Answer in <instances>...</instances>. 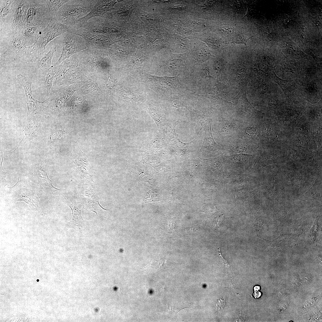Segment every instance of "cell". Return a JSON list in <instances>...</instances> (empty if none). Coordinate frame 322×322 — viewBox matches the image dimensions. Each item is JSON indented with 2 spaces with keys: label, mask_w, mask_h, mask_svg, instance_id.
<instances>
[{
  "label": "cell",
  "mask_w": 322,
  "mask_h": 322,
  "mask_svg": "<svg viewBox=\"0 0 322 322\" xmlns=\"http://www.w3.org/2000/svg\"><path fill=\"white\" fill-rule=\"evenodd\" d=\"M1 64L13 62L34 63L32 47L25 46L15 36L0 35Z\"/></svg>",
  "instance_id": "cell-1"
},
{
  "label": "cell",
  "mask_w": 322,
  "mask_h": 322,
  "mask_svg": "<svg viewBox=\"0 0 322 322\" xmlns=\"http://www.w3.org/2000/svg\"><path fill=\"white\" fill-rule=\"evenodd\" d=\"M97 1V0H74L64 4L55 15L59 22L69 27L88 14Z\"/></svg>",
  "instance_id": "cell-2"
},
{
  "label": "cell",
  "mask_w": 322,
  "mask_h": 322,
  "mask_svg": "<svg viewBox=\"0 0 322 322\" xmlns=\"http://www.w3.org/2000/svg\"><path fill=\"white\" fill-rule=\"evenodd\" d=\"M74 55L79 64L96 78L109 72L110 64L103 51L88 48Z\"/></svg>",
  "instance_id": "cell-3"
},
{
  "label": "cell",
  "mask_w": 322,
  "mask_h": 322,
  "mask_svg": "<svg viewBox=\"0 0 322 322\" xmlns=\"http://www.w3.org/2000/svg\"><path fill=\"white\" fill-rule=\"evenodd\" d=\"M83 83L73 84L68 86H52L47 105L42 110L47 115H52L61 111L65 104Z\"/></svg>",
  "instance_id": "cell-4"
},
{
  "label": "cell",
  "mask_w": 322,
  "mask_h": 322,
  "mask_svg": "<svg viewBox=\"0 0 322 322\" xmlns=\"http://www.w3.org/2000/svg\"><path fill=\"white\" fill-rule=\"evenodd\" d=\"M69 28V26L59 22L55 18H51L32 47L34 64L45 53L46 47L48 43L56 37L68 32Z\"/></svg>",
  "instance_id": "cell-5"
},
{
  "label": "cell",
  "mask_w": 322,
  "mask_h": 322,
  "mask_svg": "<svg viewBox=\"0 0 322 322\" xmlns=\"http://www.w3.org/2000/svg\"><path fill=\"white\" fill-rule=\"evenodd\" d=\"M161 77L151 76L150 79L152 89L159 94L168 98L171 96L182 95L191 89L179 79V75Z\"/></svg>",
  "instance_id": "cell-6"
},
{
  "label": "cell",
  "mask_w": 322,
  "mask_h": 322,
  "mask_svg": "<svg viewBox=\"0 0 322 322\" xmlns=\"http://www.w3.org/2000/svg\"><path fill=\"white\" fill-rule=\"evenodd\" d=\"M51 18L49 8L44 0H30L26 27L37 26L44 29Z\"/></svg>",
  "instance_id": "cell-7"
},
{
  "label": "cell",
  "mask_w": 322,
  "mask_h": 322,
  "mask_svg": "<svg viewBox=\"0 0 322 322\" xmlns=\"http://www.w3.org/2000/svg\"><path fill=\"white\" fill-rule=\"evenodd\" d=\"M18 179L15 185L9 188L7 197L13 202L23 201L28 204L33 209L37 210L40 198L38 192L31 185Z\"/></svg>",
  "instance_id": "cell-8"
},
{
  "label": "cell",
  "mask_w": 322,
  "mask_h": 322,
  "mask_svg": "<svg viewBox=\"0 0 322 322\" xmlns=\"http://www.w3.org/2000/svg\"><path fill=\"white\" fill-rule=\"evenodd\" d=\"M63 35L61 53L57 62L54 64L55 65L60 64L73 55L86 49L89 47L86 40L79 35L68 31Z\"/></svg>",
  "instance_id": "cell-9"
},
{
  "label": "cell",
  "mask_w": 322,
  "mask_h": 322,
  "mask_svg": "<svg viewBox=\"0 0 322 322\" xmlns=\"http://www.w3.org/2000/svg\"><path fill=\"white\" fill-rule=\"evenodd\" d=\"M18 0H0V34H8L14 18Z\"/></svg>",
  "instance_id": "cell-10"
},
{
  "label": "cell",
  "mask_w": 322,
  "mask_h": 322,
  "mask_svg": "<svg viewBox=\"0 0 322 322\" xmlns=\"http://www.w3.org/2000/svg\"><path fill=\"white\" fill-rule=\"evenodd\" d=\"M17 76L24 89L25 102L27 108V117L35 111L40 109L43 106L47 105L48 103L47 99L40 101L34 98L32 94V82L28 77L21 74L18 75Z\"/></svg>",
  "instance_id": "cell-11"
},
{
  "label": "cell",
  "mask_w": 322,
  "mask_h": 322,
  "mask_svg": "<svg viewBox=\"0 0 322 322\" xmlns=\"http://www.w3.org/2000/svg\"><path fill=\"white\" fill-rule=\"evenodd\" d=\"M47 115L39 110L35 111L27 117V120L24 132L23 138L16 149L22 143L30 141L41 129V125L39 123L44 122Z\"/></svg>",
  "instance_id": "cell-12"
},
{
  "label": "cell",
  "mask_w": 322,
  "mask_h": 322,
  "mask_svg": "<svg viewBox=\"0 0 322 322\" xmlns=\"http://www.w3.org/2000/svg\"><path fill=\"white\" fill-rule=\"evenodd\" d=\"M78 91L84 95L89 101L92 103H99L106 99V95L100 87L94 75L83 83Z\"/></svg>",
  "instance_id": "cell-13"
},
{
  "label": "cell",
  "mask_w": 322,
  "mask_h": 322,
  "mask_svg": "<svg viewBox=\"0 0 322 322\" xmlns=\"http://www.w3.org/2000/svg\"><path fill=\"white\" fill-rule=\"evenodd\" d=\"M30 0H18L14 18L11 29L7 34L15 36L21 29L26 27L27 15Z\"/></svg>",
  "instance_id": "cell-14"
},
{
  "label": "cell",
  "mask_w": 322,
  "mask_h": 322,
  "mask_svg": "<svg viewBox=\"0 0 322 322\" xmlns=\"http://www.w3.org/2000/svg\"><path fill=\"white\" fill-rule=\"evenodd\" d=\"M80 202L83 208L96 213L102 210H109L102 207L99 203V198L95 190L91 188H79Z\"/></svg>",
  "instance_id": "cell-15"
},
{
  "label": "cell",
  "mask_w": 322,
  "mask_h": 322,
  "mask_svg": "<svg viewBox=\"0 0 322 322\" xmlns=\"http://www.w3.org/2000/svg\"><path fill=\"white\" fill-rule=\"evenodd\" d=\"M73 147L72 155L73 162L83 178L93 182L91 175V168L88 157L81 151L77 143H74Z\"/></svg>",
  "instance_id": "cell-16"
},
{
  "label": "cell",
  "mask_w": 322,
  "mask_h": 322,
  "mask_svg": "<svg viewBox=\"0 0 322 322\" xmlns=\"http://www.w3.org/2000/svg\"><path fill=\"white\" fill-rule=\"evenodd\" d=\"M68 32L83 38L89 44V48L103 51L110 43L109 38L103 35L92 34L69 28Z\"/></svg>",
  "instance_id": "cell-17"
},
{
  "label": "cell",
  "mask_w": 322,
  "mask_h": 322,
  "mask_svg": "<svg viewBox=\"0 0 322 322\" xmlns=\"http://www.w3.org/2000/svg\"><path fill=\"white\" fill-rule=\"evenodd\" d=\"M239 22L235 18L220 22L216 29L218 36L227 44L234 40L238 30Z\"/></svg>",
  "instance_id": "cell-18"
},
{
  "label": "cell",
  "mask_w": 322,
  "mask_h": 322,
  "mask_svg": "<svg viewBox=\"0 0 322 322\" xmlns=\"http://www.w3.org/2000/svg\"><path fill=\"white\" fill-rule=\"evenodd\" d=\"M119 1L117 0H97L90 12L84 17L79 19L76 24H83L93 17H103L106 13L114 9V6Z\"/></svg>",
  "instance_id": "cell-19"
},
{
  "label": "cell",
  "mask_w": 322,
  "mask_h": 322,
  "mask_svg": "<svg viewBox=\"0 0 322 322\" xmlns=\"http://www.w3.org/2000/svg\"><path fill=\"white\" fill-rule=\"evenodd\" d=\"M93 75L81 64L71 71L61 82L58 86H65L78 83H83L88 81Z\"/></svg>",
  "instance_id": "cell-20"
},
{
  "label": "cell",
  "mask_w": 322,
  "mask_h": 322,
  "mask_svg": "<svg viewBox=\"0 0 322 322\" xmlns=\"http://www.w3.org/2000/svg\"><path fill=\"white\" fill-rule=\"evenodd\" d=\"M80 64L73 55L56 66L58 69L52 86H58L61 82ZM54 65V64H53Z\"/></svg>",
  "instance_id": "cell-21"
},
{
  "label": "cell",
  "mask_w": 322,
  "mask_h": 322,
  "mask_svg": "<svg viewBox=\"0 0 322 322\" xmlns=\"http://www.w3.org/2000/svg\"><path fill=\"white\" fill-rule=\"evenodd\" d=\"M44 30L37 26L25 27L20 30L15 36L26 46L32 47Z\"/></svg>",
  "instance_id": "cell-22"
},
{
  "label": "cell",
  "mask_w": 322,
  "mask_h": 322,
  "mask_svg": "<svg viewBox=\"0 0 322 322\" xmlns=\"http://www.w3.org/2000/svg\"><path fill=\"white\" fill-rule=\"evenodd\" d=\"M57 66L53 65L48 72L45 81L38 85L35 90L36 94H40L41 99L44 101L49 97L57 71Z\"/></svg>",
  "instance_id": "cell-23"
},
{
  "label": "cell",
  "mask_w": 322,
  "mask_h": 322,
  "mask_svg": "<svg viewBox=\"0 0 322 322\" xmlns=\"http://www.w3.org/2000/svg\"><path fill=\"white\" fill-rule=\"evenodd\" d=\"M251 24L247 21L243 22H239L237 32L234 40L230 44H242L247 47V43L251 38L257 36L251 32Z\"/></svg>",
  "instance_id": "cell-24"
},
{
  "label": "cell",
  "mask_w": 322,
  "mask_h": 322,
  "mask_svg": "<svg viewBox=\"0 0 322 322\" xmlns=\"http://www.w3.org/2000/svg\"><path fill=\"white\" fill-rule=\"evenodd\" d=\"M56 51L55 46L51 47L49 51L45 53L35 63L44 75H47L48 71L53 66L52 61L54 53Z\"/></svg>",
  "instance_id": "cell-25"
},
{
  "label": "cell",
  "mask_w": 322,
  "mask_h": 322,
  "mask_svg": "<svg viewBox=\"0 0 322 322\" xmlns=\"http://www.w3.org/2000/svg\"><path fill=\"white\" fill-rule=\"evenodd\" d=\"M194 111L196 115L197 124L195 131L198 135L201 130L208 123V116L203 113L200 107L197 97L194 100Z\"/></svg>",
  "instance_id": "cell-26"
},
{
  "label": "cell",
  "mask_w": 322,
  "mask_h": 322,
  "mask_svg": "<svg viewBox=\"0 0 322 322\" xmlns=\"http://www.w3.org/2000/svg\"><path fill=\"white\" fill-rule=\"evenodd\" d=\"M211 124V123H209L204 127L205 138L200 150H215L219 148V146L215 142L213 137Z\"/></svg>",
  "instance_id": "cell-27"
},
{
  "label": "cell",
  "mask_w": 322,
  "mask_h": 322,
  "mask_svg": "<svg viewBox=\"0 0 322 322\" xmlns=\"http://www.w3.org/2000/svg\"><path fill=\"white\" fill-rule=\"evenodd\" d=\"M67 203L71 208L72 211V217L71 220L67 225L69 227H74L77 226H81L83 224L84 220L81 215V210L77 207L76 202L68 201Z\"/></svg>",
  "instance_id": "cell-28"
},
{
  "label": "cell",
  "mask_w": 322,
  "mask_h": 322,
  "mask_svg": "<svg viewBox=\"0 0 322 322\" xmlns=\"http://www.w3.org/2000/svg\"><path fill=\"white\" fill-rule=\"evenodd\" d=\"M146 110L157 123L160 130H161L165 124V119L164 114L158 108L154 107L146 108Z\"/></svg>",
  "instance_id": "cell-29"
},
{
  "label": "cell",
  "mask_w": 322,
  "mask_h": 322,
  "mask_svg": "<svg viewBox=\"0 0 322 322\" xmlns=\"http://www.w3.org/2000/svg\"><path fill=\"white\" fill-rule=\"evenodd\" d=\"M233 101L242 109L247 112H249L253 109L247 99L246 92L244 90H241L234 98Z\"/></svg>",
  "instance_id": "cell-30"
},
{
  "label": "cell",
  "mask_w": 322,
  "mask_h": 322,
  "mask_svg": "<svg viewBox=\"0 0 322 322\" xmlns=\"http://www.w3.org/2000/svg\"><path fill=\"white\" fill-rule=\"evenodd\" d=\"M205 40L211 48L218 51H222L227 44L219 37L216 35L207 36Z\"/></svg>",
  "instance_id": "cell-31"
},
{
  "label": "cell",
  "mask_w": 322,
  "mask_h": 322,
  "mask_svg": "<svg viewBox=\"0 0 322 322\" xmlns=\"http://www.w3.org/2000/svg\"><path fill=\"white\" fill-rule=\"evenodd\" d=\"M272 79L277 83L285 93L291 92L294 89L295 82L293 80H286L282 79L278 77L273 72L272 73Z\"/></svg>",
  "instance_id": "cell-32"
},
{
  "label": "cell",
  "mask_w": 322,
  "mask_h": 322,
  "mask_svg": "<svg viewBox=\"0 0 322 322\" xmlns=\"http://www.w3.org/2000/svg\"><path fill=\"white\" fill-rule=\"evenodd\" d=\"M183 122L179 121H170L167 124L166 132L167 138L168 139V141L171 142L173 145L179 139L177 134L176 133L175 127L178 123Z\"/></svg>",
  "instance_id": "cell-33"
},
{
  "label": "cell",
  "mask_w": 322,
  "mask_h": 322,
  "mask_svg": "<svg viewBox=\"0 0 322 322\" xmlns=\"http://www.w3.org/2000/svg\"><path fill=\"white\" fill-rule=\"evenodd\" d=\"M49 8L51 18H55V15L60 8L68 0H44Z\"/></svg>",
  "instance_id": "cell-34"
},
{
  "label": "cell",
  "mask_w": 322,
  "mask_h": 322,
  "mask_svg": "<svg viewBox=\"0 0 322 322\" xmlns=\"http://www.w3.org/2000/svg\"><path fill=\"white\" fill-rule=\"evenodd\" d=\"M37 170L38 183L41 186H49L52 187L58 190L63 189H58L53 186L52 185V180L49 178L46 172L43 169L41 165L37 168Z\"/></svg>",
  "instance_id": "cell-35"
},
{
  "label": "cell",
  "mask_w": 322,
  "mask_h": 322,
  "mask_svg": "<svg viewBox=\"0 0 322 322\" xmlns=\"http://www.w3.org/2000/svg\"><path fill=\"white\" fill-rule=\"evenodd\" d=\"M160 196L156 189L149 191L145 195L143 200L145 203L154 202L160 200Z\"/></svg>",
  "instance_id": "cell-36"
},
{
  "label": "cell",
  "mask_w": 322,
  "mask_h": 322,
  "mask_svg": "<svg viewBox=\"0 0 322 322\" xmlns=\"http://www.w3.org/2000/svg\"><path fill=\"white\" fill-rule=\"evenodd\" d=\"M246 63V61L244 58L238 65L236 75L237 78H241L245 76L247 70L245 64Z\"/></svg>",
  "instance_id": "cell-37"
},
{
  "label": "cell",
  "mask_w": 322,
  "mask_h": 322,
  "mask_svg": "<svg viewBox=\"0 0 322 322\" xmlns=\"http://www.w3.org/2000/svg\"><path fill=\"white\" fill-rule=\"evenodd\" d=\"M64 134L63 131L61 130H57L49 136L48 140L49 143L55 142L61 138Z\"/></svg>",
  "instance_id": "cell-38"
},
{
  "label": "cell",
  "mask_w": 322,
  "mask_h": 322,
  "mask_svg": "<svg viewBox=\"0 0 322 322\" xmlns=\"http://www.w3.org/2000/svg\"><path fill=\"white\" fill-rule=\"evenodd\" d=\"M218 250L220 258L222 262L223 267H224L226 268H227V269H228V268H229L230 267V265L227 261L226 259H225L224 258H223V256H222L220 251V249L219 248H218Z\"/></svg>",
  "instance_id": "cell-39"
},
{
  "label": "cell",
  "mask_w": 322,
  "mask_h": 322,
  "mask_svg": "<svg viewBox=\"0 0 322 322\" xmlns=\"http://www.w3.org/2000/svg\"><path fill=\"white\" fill-rule=\"evenodd\" d=\"M155 1V2H157V3H165L168 2L170 1H163V0H162V1Z\"/></svg>",
  "instance_id": "cell-40"
}]
</instances>
